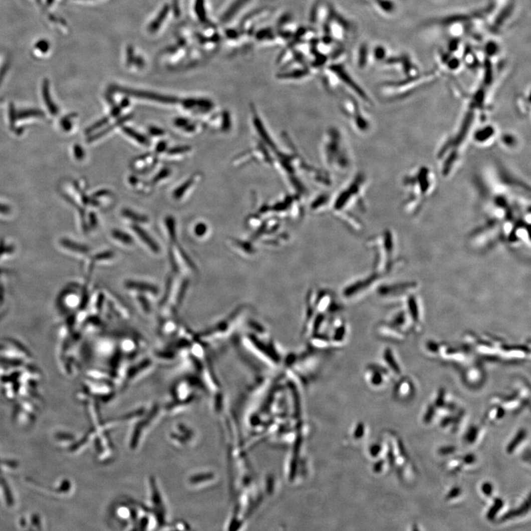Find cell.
<instances>
[{
	"mask_svg": "<svg viewBox=\"0 0 531 531\" xmlns=\"http://www.w3.org/2000/svg\"><path fill=\"white\" fill-rule=\"evenodd\" d=\"M112 236L117 240H119L120 243H125V244H131L132 243V239L125 232H121L119 229H115L112 231Z\"/></svg>",
	"mask_w": 531,
	"mask_h": 531,
	"instance_id": "obj_19",
	"label": "cell"
},
{
	"mask_svg": "<svg viewBox=\"0 0 531 531\" xmlns=\"http://www.w3.org/2000/svg\"><path fill=\"white\" fill-rule=\"evenodd\" d=\"M190 151V147L189 146H180V147H175V148H171L168 151V154L169 155H177V154H185V153L188 152Z\"/></svg>",
	"mask_w": 531,
	"mask_h": 531,
	"instance_id": "obj_25",
	"label": "cell"
},
{
	"mask_svg": "<svg viewBox=\"0 0 531 531\" xmlns=\"http://www.w3.org/2000/svg\"><path fill=\"white\" fill-rule=\"evenodd\" d=\"M42 115H43L42 112H38V111L35 110H28L26 111V112H22V113L20 114L19 116H20V118H23L29 116H42Z\"/></svg>",
	"mask_w": 531,
	"mask_h": 531,
	"instance_id": "obj_28",
	"label": "cell"
},
{
	"mask_svg": "<svg viewBox=\"0 0 531 531\" xmlns=\"http://www.w3.org/2000/svg\"><path fill=\"white\" fill-rule=\"evenodd\" d=\"M474 460H475V457H474V455H471H471L465 456L464 459H463V461L467 464H471V463H474Z\"/></svg>",
	"mask_w": 531,
	"mask_h": 531,
	"instance_id": "obj_39",
	"label": "cell"
},
{
	"mask_svg": "<svg viewBox=\"0 0 531 531\" xmlns=\"http://www.w3.org/2000/svg\"><path fill=\"white\" fill-rule=\"evenodd\" d=\"M198 175H194V176H191L190 179H187L185 181L182 185L179 186L178 188L175 190L173 192V196L175 199H179L184 196V194L193 185V184L196 182L197 179Z\"/></svg>",
	"mask_w": 531,
	"mask_h": 531,
	"instance_id": "obj_12",
	"label": "cell"
},
{
	"mask_svg": "<svg viewBox=\"0 0 531 531\" xmlns=\"http://www.w3.org/2000/svg\"><path fill=\"white\" fill-rule=\"evenodd\" d=\"M366 176L363 173H358L331 199L330 207L339 218L351 224H357L359 226L357 215L353 211H362L366 208L365 193H366Z\"/></svg>",
	"mask_w": 531,
	"mask_h": 531,
	"instance_id": "obj_3",
	"label": "cell"
},
{
	"mask_svg": "<svg viewBox=\"0 0 531 531\" xmlns=\"http://www.w3.org/2000/svg\"><path fill=\"white\" fill-rule=\"evenodd\" d=\"M125 92L132 95V96L143 98V99L157 101V102L162 103V104H173L177 102L176 98H173V97L164 96V95H158V94L151 93H148V92L134 91V90H126Z\"/></svg>",
	"mask_w": 531,
	"mask_h": 531,
	"instance_id": "obj_9",
	"label": "cell"
},
{
	"mask_svg": "<svg viewBox=\"0 0 531 531\" xmlns=\"http://www.w3.org/2000/svg\"><path fill=\"white\" fill-rule=\"evenodd\" d=\"M343 132L337 127L327 129L320 144V158L326 171L343 174L352 164L351 153Z\"/></svg>",
	"mask_w": 531,
	"mask_h": 531,
	"instance_id": "obj_4",
	"label": "cell"
},
{
	"mask_svg": "<svg viewBox=\"0 0 531 531\" xmlns=\"http://www.w3.org/2000/svg\"><path fill=\"white\" fill-rule=\"evenodd\" d=\"M526 432L524 430L518 431L517 434L515 435L514 438L512 439L511 441L509 443L508 446H507V451L508 453H512L513 451L516 449L518 444H520L521 441L524 440L525 438Z\"/></svg>",
	"mask_w": 531,
	"mask_h": 531,
	"instance_id": "obj_15",
	"label": "cell"
},
{
	"mask_svg": "<svg viewBox=\"0 0 531 531\" xmlns=\"http://www.w3.org/2000/svg\"><path fill=\"white\" fill-rule=\"evenodd\" d=\"M477 207L482 222L474 240L502 239L512 245L530 240V185L499 162H491L475 177Z\"/></svg>",
	"mask_w": 531,
	"mask_h": 531,
	"instance_id": "obj_1",
	"label": "cell"
},
{
	"mask_svg": "<svg viewBox=\"0 0 531 531\" xmlns=\"http://www.w3.org/2000/svg\"><path fill=\"white\" fill-rule=\"evenodd\" d=\"M340 109L354 132L365 134L371 129V119L355 98H345L340 104Z\"/></svg>",
	"mask_w": 531,
	"mask_h": 531,
	"instance_id": "obj_5",
	"label": "cell"
},
{
	"mask_svg": "<svg viewBox=\"0 0 531 531\" xmlns=\"http://www.w3.org/2000/svg\"><path fill=\"white\" fill-rule=\"evenodd\" d=\"M184 106L187 109H193V110H199L201 112H206L210 110L213 107L212 102L206 100H195L190 99L184 101Z\"/></svg>",
	"mask_w": 531,
	"mask_h": 531,
	"instance_id": "obj_10",
	"label": "cell"
},
{
	"mask_svg": "<svg viewBox=\"0 0 531 531\" xmlns=\"http://www.w3.org/2000/svg\"><path fill=\"white\" fill-rule=\"evenodd\" d=\"M434 412H435V411H434L433 407H429V408H428L427 411H426V413L424 415V421H426V422H429V421L432 420V417H433L434 415Z\"/></svg>",
	"mask_w": 531,
	"mask_h": 531,
	"instance_id": "obj_33",
	"label": "cell"
},
{
	"mask_svg": "<svg viewBox=\"0 0 531 531\" xmlns=\"http://www.w3.org/2000/svg\"><path fill=\"white\" fill-rule=\"evenodd\" d=\"M123 131L125 134H127L129 137L132 138L133 140H136V141H137V143H140V144L147 146V145H148V143H149L147 137H145L143 134H140V133L135 132V131L133 130L131 128H123Z\"/></svg>",
	"mask_w": 531,
	"mask_h": 531,
	"instance_id": "obj_14",
	"label": "cell"
},
{
	"mask_svg": "<svg viewBox=\"0 0 531 531\" xmlns=\"http://www.w3.org/2000/svg\"><path fill=\"white\" fill-rule=\"evenodd\" d=\"M132 229L134 232L138 235L139 238L143 240L146 244L148 245L152 250H157V246L155 243L153 242L152 239L150 238L149 235L143 229L139 227L138 226H132Z\"/></svg>",
	"mask_w": 531,
	"mask_h": 531,
	"instance_id": "obj_13",
	"label": "cell"
},
{
	"mask_svg": "<svg viewBox=\"0 0 531 531\" xmlns=\"http://www.w3.org/2000/svg\"><path fill=\"white\" fill-rule=\"evenodd\" d=\"M368 57V47L365 46V45H362V46L359 48V51L358 63L359 67H363L365 66V63H367Z\"/></svg>",
	"mask_w": 531,
	"mask_h": 531,
	"instance_id": "obj_21",
	"label": "cell"
},
{
	"mask_svg": "<svg viewBox=\"0 0 531 531\" xmlns=\"http://www.w3.org/2000/svg\"><path fill=\"white\" fill-rule=\"evenodd\" d=\"M437 186L436 173L430 167L419 165L412 168L402 179L403 212L408 215L419 213L436 191Z\"/></svg>",
	"mask_w": 531,
	"mask_h": 531,
	"instance_id": "obj_2",
	"label": "cell"
},
{
	"mask_svg": "<svg viewBox=\"0 0 531 531\" xmlns=\"http://www.w3.org/2000/svg\"><path fill=\"white\" fill-rule=\"evenodd\" d=\"M408 318L410 319V323H412L413 329L419 330L421 326V306L418 298L414 295H410L408 297V301L407 302V309H406Z\"/></svg>",
	"mask_w": 531,
	"mask_h": 531,
	"instance_id": "obj_8",
	"label": "cell"
},
{
	"mask_svg": "<svg viewBox=\"0 0 531 531\" xmlns=\"http://www.w3.org/2000/svg\"><path fill=\"white\" fill-rule=\"evenodd\" d=\"M451 70H455L457 67L460 66L459 65V61L457 59H450L449 62V65H448Z\"/></svg>",
	"mask_w": 531,
	"mask_h": 531,
	"instance_id": "obj_37",
	"label": "cell"
},
{
	"mask_svg": "<svg viewBox=\"0 0 531 531\" xmlns=\"http://www.w3.org/2000/svg\"><path fill=\"white\" fill-rule=\"evenodd\" d=\"M123 215H124L126 218L132 220V221H136V222H146L148 221L146 217L143 216V215H139L137 213H134V212L130 210H123Z\"/></svg>",
	"mask_w": 531,
	"mask_h": 531,
	"instance_id": "obj_20",
	"label": "cell"
},
{
	"mask_svg": "<svg viewBox=\"0 0 531 531\" xmlns=\"http://www.w3.org/2000/svg\"><path fill=\"white\" fill-rule=\"evenodd\" d=\"M329 70H330V72H332L333 75L336 76V79L337 81H340V82L344 84L345 86L349 87L350 90L354 92L357 95V98L362 100V102L366 104H371V101L367 93H365V92L361 88V87H359L357 82L350 76L349 73H347L344 67L339 65H332V67H330Z\"/></svg>",
	"mask_w": 531,
	"mask_h": 531,
	"instance_id": "obj_7",
	"label": "cell"
},
{
	"mask_svg": "<svg viewBox=\"0 0 531 531\" xmlns=\"http://www.w3.org/2000/svg\"><path fill=\"white\" fill-rule=\"evenodd\" d=\"M454 450H455V448L453 447V446H446V447H443L440 449V453L443 454H448L452 453Z\"/></svg>",
	"mask_w": 531,
	"mask_h": 531,
	"instance_id": "obj_36",
	"label": "cell"
},
{
	"mask_svg": "<svg viewBox=\"0 0 531 531\" xmlns=\"http://www.w3.org/2000/svg\"><path fill=\"white\" fill-rule=\"evenodd\" d=\"M511 12L512 6H508V7H507L506 8V9H504L503 12H502V14H499V17H498L497 20H496V22H495V26H496L497 27L502 26V23H503L505 21L506 19H507V17H508L509 16H510V13H511Z\"/></svg>",
	"mask_w": 531,
	"mask_h": 531,
	"instance_id": "obj_24",
	"label": "cell"
},
{
	"mask_svg": "<svg viewBox=\"0 0 531 531\" xmlns=\"http://www.w3.org/2000/svg\"><path fill=\"white\" fill-rule=\"evenodd\" d=\"M477 429L475 427H471V429L468 430V433L466 435L467 440L469 442H473L477 438Z\"/></svg>",
	"mask_w": 531,
	"mask_h": 531,
	"instance_id": "obj_30",
	"label": "cell"
},
{
	"mask_svg": "<svg viewBox=\"0 0 531 531\" xmlns=\"http://www.w3.org/2000/svg\"><path fill=\"white\" fill-rule=\"evenodd\" d=\"M374 57L376 58V60H384L386 57V50L383 47H376V49L374 50Z\"/></svg>",
	"mask_w": 531,
	"mask_h": 531,
	"instance_id": "obj_27",
	"label": "cell"
},
{
	"mask_svg": "<svg viewBox=\"0 0 531 531\" xmlns=\"http://www.w3.org/2000/svg\"><path fill=\"white\" fill-rule=\"evenodd\" d=\"M499 51V47L494 42H489L485 47V52L490 56H494Z\"/></svg>",
	"mask_w": 531,
	"mask_h": 531,
	"instance_id": "obj_26",
	"label": "cell"
},
{
	"mask_svg": "<svg viewBox=\"0 0 531 531\" xmlns=\"http://www.w3.org/2000/svg\"><path fill=\"white\" fill-rule=\"evenodd\" d=\"M169 171H168V170L166 169L163 170V171H161V172H159L158 174L155 176V178H154V181H155V182H158L159 180H162V179L166 178V176H168V175H169Z\"/></svg>",
	"mask_w": 531,
	"mask_h": 531,
	"instance_id": "obj_32",
	"label": "cell"
},
{
	"mask_svg": "<svg viewBox=\"0 0 531 531\" xmlns=\"http://www.w3.org/2000/svg\"><path fill=\"white\" fill-rule=\"evenodd\" d=\"M165 148H166V143H165V142H162V143H159V144L157 145V148H156V151L159 153L162 152V151L165 149Z\"/></svg>",
	"mask_w": 531,
	"mask_h": 531,
	"instance_id": "obj_40",
	"label": "cell"
},
{
	"mask_svg": "<svg viewBox=\"0 0 531 531\" xmlns=\"http://www.w3.org/2000/svg\"><path fill=\"white\" fill-rule=\"evenodd\" d=\"M331 197L326 193H323L318 196L314 201H312L310 205L311 210L314 212H320L323 209L326 208L329 204H330Z\"/></svg>",
	"mask_w": 531,
	"mask_h": 531,
	"instance_id": "obj_11",
	"label": "cell"
},
{
	"mask_svg": "<svg viewBox=\"0 0 531 531\" xmlns=\"http://www.w3.org/2000/svg\"><path fill=\"white\" fill-rule=\"evenodd\" d=\"M443 401H444V391L443 390V391L440 392V394H439L438 399H437L436 401V404H438V405H440V404H443Z\"/></svg>",
	"mask_w": 531,
	"mask_h": 531,
	"instance_id": "obj_41",
	"label": "cell"
},
{
	"mask_svg": "<svg viewBox=\"0 0 531 531\" xmlns=\"http://www.w3.org/2000/svg\"><path fill=\"white\" fill-rule=\"evenodd\" d=\"M189 123L190 121L188 120L182 118H177L174 121L175 126L179 128H183V129L189 124Z\"/></svg>",
	"mask_w": 531,
	"mask_h": 531,
	"instance_id": "obj_31",
	"label": "cell"
},
{
	"mask_svg": "<svg viewBox=\"0 0 531 531\" xmlns=\"http://www.w3.org/2000/svg\"><path fill=\"white\" fill-rule=\"evenodd\" d=\"M150 134H152L154 136H160L165 133L162 129H159V128L151 127L149 129Z\"/></svg>",
	"mask_w": 531,
	"mask_h": 531,
	"instance_id": "obj_34",
	"label": "cell"
},
{
	"mask_svg": "<svg viewBox=\"0 0 531 531\" xmlns=\"http://www.w3.org/2000/svg\"><path fill=\"white\" fill-rule=\"evenodd\" d=\"M482 493L486 496H491L492 492H493V487H492L491 483L490 482H485L482 484V487H481Z\"/></svg>",
	"mask_w": 531,
	"mask_h": 531,
	"instance_id": "obj_29",
	"label": "cell"
},
{
	"mask_svg": "<svg viewBox=\"0 0 531 531\" xmlns=\"http://www.w3.org/2000/svg\"><path fill=\"white\" fill-rule=\"evenodd\" d=\"M0 211H2V212H7L8 211V207H6V206H5V205H1V204H0Z\"/></svg>",
	"mask_w": 531,
	"mask_h": 531,
	"instance_id": "obj_42",
	"label": "cell"
},
{
	"mask_svg": "<svg viewBox=\"0 0 531 531\" xmlns=\"http://www.w3.org/2000/svg\"><path fill=\"white\" fill-rule=\"evenodd\" d=\"M206 226L204 224H199L196 227V232L198 235H203L206 232Z\"/></svg>",
	"mask_w": 531,
	"mask_h": 531,
	"instance_id": "obj_35",
	"label": "cell"
},
{
	"mask_svg": "<svg viewBox=\"0 0 531 531\" xmlns=\"http://www.w3.org/2000/svg\"><path fill=\"white\" fill-rule=\"evenodd\" d=\"M385 359L386 362H387V363L389 365H390V367L392 368V370H393V371L396 372V373H399L400 371H401V370H400V368L399 366H398L397 362L395 360L394 357H393V353H392L391 351H387V352L386 353Z\"/></svg>",
	"mask_w": 531,
	"mask_h": 531,
	"instance_id": "obj_23",
	"label": "cell"
},
{
	"mask_svg": "<svg viewBox=\"0 0 531 531\" xmlns=\"http://www.w3.org/2000/svg\"><path fill=\"white\" fill-rule=\"evenodd\" d=\"M371 1L378 6L377 7H379L381 10L385 12V13H392L396 9L394 3L390 0H371Z\"/></svg>",
	"mask_w": 531,
	"mask_h": 531,
	"instance_id": "obj_16",
	"label": "cell"
},
{
	"mask_svg": "<svg viewBox=\"0 0 531 531\" xmlns=\"http://www.w3.org/2000/svg\"><path fill=\"white\" fill-rule=\"evenodd\" d=\"M500 140L502 141V144L506 148H513V147L516 146L518 143V140L517 139H516V137H515L513 134H509V133L504 134L503 135L500 137Z\"/></svg>",
	"mask_w": 531,
	"mask_h": 531,
	"instance_id": "obj_17",
	"label": "cell"
},
{
	"mask_svg": "<svg viewBox=\"0 0 531 531\" xmlns=\"http://www.w3.org/2000/svg\"><path fill=\"white\" fill-rule=\"evenodd\" d=\"M44 98H45V102H46L47 105H48V108H49V110L50 112H51V113L53 114V115H56V114H57L58 109L57 107H56V106L54 104H53L52 101H51L49 91H48V87H44Z\"/></svg>",
	"mask_w": 531,
	"mask_h": 531,
	"instance_id": "obj_22",
	"label": "cell"
},
{
	"mask_svg": "<svg viewBox=\"0 0 531 531\" xmlns=\"http://www.w3.org/2000/svg\"><path fill=\"white\" fill-rule=\"evenodd\" d=\"M460 489H459L458 488H452V489L451 490L450 492H449V494H448V498H449V499H452V498H454L455 497V496H457V495L460 493Z\"/></svg>",
	"mask_w": 531,
	"mask_h": 531,
	"instance_id": "obj_38",
	"label": "cell"
},
{
	"mask_svg": "<svg viewBox=\"0 0 531 531\" xmlns=\"http://www.w3.org/2000/svg\"><path fill=\"white\" fill-rule=\"evenodd\" d=\"M502 506H503V502H502V499H495L494 503L491 506V508L488 511V513H487V517H488V519L493 520L496 515L497 514L498 512L502 508Z\"/></svg>",
	"mask_w": 531,
	"mask_h": 531,
	"instance_id": "obj_18",
	"label": "cell"
},
{
	"mask_svg": "<svg viewBox=\"0 0 531 531\" xmlns=\"http://www.w3.org/2000/svg\"><path fill=\"white\" fill-rule=\"evenodd\" d=\"M498 135L499 132L496 126L486 122L479 126L473 134L471 145H474L478 148H488L496 143Z\"/></svg>",
	"mask_w": 531,
	"mask_h": 531,
	"instance_id": "obj_6",
	"label": "cell"
}]
</instances>
